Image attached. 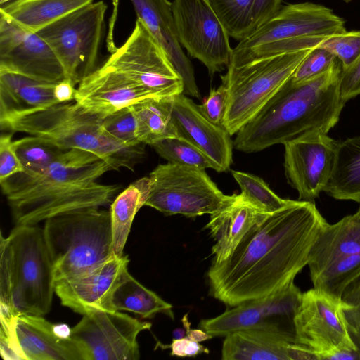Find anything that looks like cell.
<instances>
[{
	"label": "cell",
	"instance_id": "6da1fadb",
	"mask_svg": "<svg viewBox=\"0 0 360 360\" xmlns=\"http://www.w3.org/2000/svg\"><path fill=\"white\" fill-rule=\"evenodd\" d=\"M327 223L314 202L293 200L267 214L232 254L212 261L210 295L229 307L268 295L293 281Z\"/></svg>",
	"mask_w": 360,
	"mask_h": 360
},
{
	"label": "cell",
	"instance_id": "7a4b0ae2",
	"mask_svg": "<svg viewBox=\"0 0 360 360\" xmlns=\"http://www.w3.org/2000/svg\"><path fill=\"white\" fill-rule=\"evenodd\" d=\"M110 166L83 150L64 151L46 169L0 182L15 225H37L68 212L112 203L120 186L97 181Z\"/></svg>",
	"mask_w": 360,
	"mask_h": 360
},
{
	"label": "cell",
	"instance_id": "3957f363",
	"mask_svg": "<svg viewBox=\"0 0 360 360\" xmlns=\"http://www.w3.org/2000/svg\"><path fill=\"white\" fill-rule=\"evenodd\" d=\"M342 65L338 59L323 74L305 82L290 79L262 110L236 134L233 147L244 153L314 134H328L346 103L339 89Z\"/></svg>",
	"mask_w": 360,
	"mask_h": 360
},
{
	"label": "cell",
	"instance_id": "277c9868",
	"mask_svg": "<svg viewBox=\"0 0 360 360\" xmlns=\"http://www.w3.org/2000/svg\"><path fill=\"white\" fill-rule=\"evenodd\" d=\"M55 281L43 229L15 225L0 236V315L44 316L51 309Z\"/></svg>",
	"mask_w": 360,
	"mask_h": 360
},
{
	"label": "cell",
	"instance_id": "5b68a950",
	"mask_svg": "<svg viewBox=\"0 0 360 360\" xmlns=\"http://www.w3.org/2000/svg\"><path fill=\"white\" fill-rule=\"evenodd\" d=\"M2 129L46 139L64 150L96 155L111 170L132 169L144 155L146 144L127 146L103 128V118L75 103H60L34 112L0 120Z\"/></svg>",
	"mask_w": 360,
	"mask_h": 360
},
{
	"label": "cell",
	"instance_id": "8992f818",
	"mask_svg": "<svg viewBox=\"0 0 360 360\" xmlns=\"http://www.w3.org/2000/svg\"><path fill=\"white\" fill-rule=\"evenodd\" d=\"M345 31V20L325 6L309 1L288 4L239 41L228 66L312 49Z\"/></svg>",
	"mask_w": 360,
	"mask_h": 360
},
{
	"label": "cell",
	"instance_id": "52a82bcc",
	"mask_svg": "<svg viewBox=\"0 0 360 360\" xmlns=\"http://www.w3.org/2000/svg\"><path fill=\"white\" fill-rule=\"evenodd\" d=\"M44 222L55 283L77 277L114 255L109 210L79 209Z\"/></svg>",
	"mask_w": 360,
	"mask_h": 360
},
{
	"label": "cell",
	"instance_id": "ba28073f",
	"mask_svg": "<svg viewBox=\"0 0 360 360\" xmlns=\"http://www.w3.org/2000/svg\"><path fill=\"white\" fill-rule=\"evenodd\" d=\"M311 50L227 67V72L221 77L228 94L222 125L231 136L236 134L262 110Z\"/></svg>",
	"mask_w": 360,
	"mask_h": 360
},
{
	"label": "cell",
	"instance_id": "9c48e42d",
	"mask_svg": "<svg viewBox=\"0 0 360 360\" xmlns=\"http://www.w3.org/2000/svg\"><path fill=\"white\" fill-rule=\"evenodd\" d=\"M107 4L92 2L37 32L52 49L75 86L98 68Z\"/></svg>",
	"mask_w": 360,
	"mask_h": 360
},
{
	"label": "cell",
	"instance_id": "30bf717a",
	"mask_svg": "<svg viewBox=\"0 0 360 360\" xmlns=\"http://www.w3.org/2000/svg\"><path fill=\"white\" fill-rule=\"evenodd\" d=\"M205 169L167 162L149 174L150 191L145 205L165 215L195 217L212 214L233 198L225 195Z\"/></svg>",
	"mask_w": 360,
	"mask_h": 360
},
{
	"label": "cell",
	"instance_id": "8fae6325",
	"mask_svg": "<svg viewBox=\"0 0 360 360\" xmlns=\"http://www.w3.org/2000/svg\"><path fill=\"white\" fill-rule=\"evenodd\" d=\"M296 341L311 349L319 360H360L349 333L341 300L316 288L302 292L294 317Z\"/></svg>",
	"mask_w": 360,
	"mask_h": 360
},
{
	"label": "cell",
	"instance_id": "7c38bea8",
	"mask_svg": "<svg viewBox=\"0 0 360 360\" xmlns=\"http://www.w3.org/2000/svg\"><path fill=\"white\" fill-rule=\"evenodd\" d=\"M105 63L155 98L183 92L181 79L165 50L138 18L126 41Z\"/></svg>",
	"mask_w": 360,
	"mask_h": 360
},
{
	"label": "cell",
	"instance_id": "4fadbf2b",
	"mask_svg": "<svg viewBox=\"0 0 360 360\" xmlns=\"http://www.w3.org/2000/svg\"><path fill=\"white\" fill-rule=\"evenodd\" d=\"M302 295L293 280L268 295L232 307L217 316L202 319L199 327L213 337H225L244 329H264L297 342L294 317Z\"/></svg>",
	"mask_w": 360,
	"mask_h": 360
},
{
	"label": "cell",
	"instance_id": "5bb4252c",
	"mask_svg": "<svg viewBox=\"0 0 360 360\" xmlns=\"http://www.w3.org/2000/svg\"><path fill=\"white\" fill-rule=\"evenodd\" d=\"M152 324L120 311L98 309L83 315L70 329V337L83 360H137L139 334Z\"/></svg>",
	"mask_w": 360,
	"mask_h": 360
},
{
	"label": "cell",
	"instance_id": "9a60e30c",
	"mask_svg": "<svg viewBox=\"0 0 360 360\" xmlns=\"http://www.w3.org/2000/svg\"><path fill=\"white\" fill-rule=\"evenodd\" d=\"M172 10L179 41L210 75L227 68L233 53L229 36L205 0H173Z\"/></svg>",
	"mask_w": 360,
	"mask_h": 360
},
{
	"label": "cell",
	"instance_id": "2e32d148",
	"mask_svg": "<svg viewBox=\"0 0 360 360\" xmlns=\"http://www.w3.org/2000/svg\"><path fill=\"white\" fill-rule=\"evenodd\" d=\"M0 70L57 84L67 79L64 69L50 46L0 14Z\"/></svg>",
	"mask_w": 360,
	"mask_h": 360
},
{
	"label": "cell",
	"instance_id": "e0dca14e",
	"mask_svg": "<svg viewBox=\"0 0 360 360\" xmlns=\"http://www.w3.org/2000/svg\"><path fill=\"white\" fill-rule=\"evenodd\" d=\"M339 141L326 134L302 136L285 142V175L299 200L314 202L333 170Z\"/></svg>",
	"mask_w": 360,
	"mask_h": 360
},
{
	"label": "cell",
	"instance_id": "ac0fdd59",
	"mask_svg": "<svg viewBox=\"0 0 360 360\" xmlns=\"http://www.w3.org/2000/svg\"><path fill=\"white\" fill-rule=\"evenodd\" d=\"M172 117L177 136L203 152L214 163L217 172L230 169L233 148L231 136L223 127L210 122L193 100L184 94L173 96Z\"/></svg>",
	"mask_w": 360,
	"mask_h": 360
},
{
	"label": "cell",
	"instance_id": "d6986e66",
	"mask_svg": "<svg viewBox=\"0 0 360 360\" xmlns=\"http://www.w3.org/2000/svg\"><path fill=\"white\" fill-rule=\"evenodd\" d=\"M155 98L105 63L83 79L75 103L101 118L144 99Z\"/></svg>",
	"mask_w": 360,
	"mask_h": 360
},
{
	"label": "cell",
	"instance_id": "ffe728a7",
	"mask_svg": "<svg viewBox=\"0 0 360 360\" xmlns=\"http://www.w3.org/2000/svg\"><path fill=\"white\" fill-rule=\"evenodd\" d=\"M127 255L112 256L91 270L55 283L61 304L82 316L98 309H108L110 295L128 270Z\"/></svg>",
	"mask_w": 360,
	"mask_h": 360
},
{
	"label": "cell",
	"instance_id": "44dd1931",
	"mask_svg": "<svg viewBox=\"0 0 360 360\" xmlns=\"http://www.w3.org/2000/svg\"><path fill=\"white\" fill-rule=\"evenodd\" d=\"M137 18L146 26L167 53L183 83L182 94L201 98L193 66L179 41L169 0H130Z\"/></svg>",
	"mask_w": 360,
	"mask_h": 360
},
{
	"label": "cell",
	"instance_id": "7402d4cb",
	"mask_svg": "<svg viewBox=\"0 0 360 360\" xmlns=\"http://www.w3.org/2000/svg\"><path fill=\"white\" fill-rule=\"evenodd\" d=\"M13 323L22 360H83L76 342L43 316L21 314Z\"/></svg>",
	"mask_w": 360,
	"mask_h": 360
},
{
	"label": "cell",
	"instance_id": "603a6c76",
	"mask_svg": "<svg viewBox=\"0 0 360 360\" xmlns=\"http://www.w3.org/2000/svg\"><path fill=\"white\" fill-rule=\"evenodd\" d=\"M267 214L245 200L240 193L233 194L229 204L210 214L205 227L214 240L212 261L221 262L229 257L248 232Z\"/></svg>",
	"mask_w": 360,
	"mask_h": 360
},
{
	"label": "cell",
	"instance_id": "cb8c5ba5",
	"mask_svg": "<svg viewBox=\"0 0 360 360\" xmlns=\"http://www.w3.org/2000/svg\"><path fill=\"white\" fill-rule=\"evenodd\" d=\"M56 84L0 70V120L59 103L54 96Z\"/></svg>",
	"mask_w": 360,
	"mask_h": 360
},
{
	"label": "cell",
	"instance_id": "d4e9b609",
	"mask_svg": "<svg viewBox=\"0 0 360 360\" xmlns=\"http://www.w3.org/2000/svg\"><path fill=\"white\" fill-rule=\"evenodd\" d=\"M356 254H360V214L357 212L322 227L309 253L310 276L338 259Z\"/></svg>",
	"mask_w": 360,
	"mask_h": 360
},
{
	"label": "cell",
	"instance_id": "484cf974",
	"mask_svg": "<svg viewBox=\"0 0 360 360\" xmlns=\"http://www.w3.org/2000/svg\"><path fill=\"white\" fill-rule=\"evenodd\" d=\"M289 338L268 330L250 328L224 337L223 360H289Z\"/></svg>",
	"mask_w": 360,
	"mask_h": 360
},
{
	"label": "cell",
	"instance_id": "4316f807",
	"mask_svg": "<svg viewBox=\"0 0 360 360\" xmlns=\"http://www.w3.org/2000/svg\"><path fill=\"white\" fill-rule=\"evenodd\" d=\"M94 2V0H13L0 14L18 25L37 32L59 18Z\"/></svg>",
	"mask_w": 360,
	"mask_h": 360
},
{
	"label": "cell",
	"instance_id": "83f0119b",
	"mask_svg": "<svg viewBox=\"0 0 360 360\" xmlns=\"http://www.w3.org/2000/svg\"><path fill=\"white\" fill-rule=\"evenodd\" d=\"M107 307L108 310L130 311L144 319L160 313L174 319L172 305L143 285L128 270L112 290Z\"/></svg>",
	"mask_w": 360,
	"mask_h": 360
},
{
	"label": "cell",
	"instance_id": "f1b7e54d",
	"mask_svg": "<svg viewBox=\"0 0 360 360\" xmlns=\"http://www.w3.org/2000/svg\"><path fill=\"white\" fill-rule=\"evenodd\" d=\"M323 191L337 200L360 203V136L339 141L333 170Z\"/></svg>",
	"mask_w": 360,
	"mask_h": 360
},
{
	"label": "cell",
	"instance_id": "f546056e",
	"mask_svg": "<svg viewBox=\"0 0 360 360\" xmlns=\"http://www.w3.org/2000/svg\"><path fill=\"white\" fill-rule=\"evenodd\" d=\"M150 191V179L141 178L131 183L112 200L110 221L114 255L122 257L133 220L146 204Z\"/></svg>",
	"mask_w": 360,
	"mask_h": 360
},
{
	"label": "cell",
	"instance_id": "4dcf8cb0",
	"mask_svg": "<svg viewBox=\"0 0 360 360\" xmlns=\"http://www.w3.org/2000/svg\"><path fill=\"white\" fill-rule=\"evenodd\" d=\"M172 98H150L131 105L139 142L152 146L160 140L177 136L172 117Z\"/></svg>",
	"mask_w": 360,
	"mask_h": 360
},
{
	"label": "cell",
	"instance_id": "1f68e13d",
	"mask_svg": "<svg viewBox=\"0 0 360 360\" xmlns=\"http://www.w3.org/2000/svg\"><path fill=\"white\" fill-rule=\"evenodd\" d=\"M230 37L242 41L254 31L255 0H205Z\"/></svg>",
	"mask_w": 360,
	"mask_h": 360
},
{
	"label": "cell",
	"instance_id": "d6a6232c",
	"mask_svg": "<svg viewBox=\"0 0 360 360\" xmlns=\"http://www.w3.org/2000/svg\"><path fill=\"white\" fill-rule=\"evenodd\" d=\"M310 277L314 288L341 300L346 288L360 278V254L338 259Z\"/></svg>",
	"mask_w": 360,
	"mask_h": 360
},
{
	"label": "cell",
	"instance_id": "836d02e7",
	"mask_svg": "<svg viewBox=\"0 0 360 360\" xmlns=\"http://www.w3.org/2000/svg\"><path fill=\"white\" fill-rule=\"evenodd\" d=\"M13 147L24 167V172L28 173L46 169L66 150L34 136L13 141Z\"/></svg>",
	"mask_w": 360,
	"mask_h": 360
},
{
	"label": "cell",
	"instance_id": "e575fe53",
	"mask_svg": "<svg viewBox=\"0 0 360 360\" xmlns=\"http://www.w3.org/2000/svg\"><path fill=\"white\" fill-rule=\"evenodd\" d=\"M151 146L167 162L216 170L214 163L203 152L181 136L167 138Z\"/></svg>",
	"mask_w": 360,
	"mask_h": 360
},
{
	"label": "cell",
	"instance_id": "d590c367",
	"mask_svg": "<svg viewBox=\"0 0 360 360\" xmlns=\"http://www.w3.org/2000/svg\"><path fill=\"white\" fill-rule=\"evenodd\" d=\"M232 175L245 200L263 212L272 213L292 201L280 198L257 176L236 170L232 171Z\"/></svg>",
	"mask_w": 360,
	"mask_h": 360
},
{
	"label": "cell",
	"instance_id": "8d00e7d4",
	"mask_svg": "<svg viewBox=\"0 0 360 360\" xmlns=\"http://www.w3.org/2000/svg\"><path fill=\"white\" fill-rule=\"evenodd\" d=\"M103 126L111 136L127 146L141 143L136 138V123L131 105L103 118Z\"/></svg>",
	"mask_w": 360,
	"mask_h": 360
},
{
	"label": "cell",
	"instance_id": "74e56055",
	"mask_svg": "<svg viewBox=\"0 0 360 360\" xmlns=\"http://www.w3.org/2000/svg\"><path fill=\"white\" fill-rule=\"evenodd\" d=\"M337 60L329 51L321 47L314 48L299 64L290 79L295 84L311 80L328 71Z\"/></svg>",
	"mask_w": 360,
	"mask_h": 360
},
{
	"label": "cell",
	"instance_id": "f35d334b",
	"mask_svg": "<svg viewBox=\"0 0 360 360\" xmlns=\"http://www.w3.org/2000/svg\"><path fill=\"white\" fill-rule=\"evenodd\" d=\"M319 47L333 53L340 61L342 68H347L360 55V30H346L331 37Z\"/></svg>",
	"mask_w": 360,
	"mask_h": 360
},
{
	"label": "cell",
	"instance_id": "ab89813d",
	"mask_svg": "<svg viewBox=\"0 0 360 360\" xmlns=\"http://www.w3.org/2000/svg\"><path fill=\"white\" fill-rule=\"evenodd\" d=\"M341 307L350 337L360 352V278L344 291Z\"/></svg>",
	"mask_w": 360,
	"mask_h": 360
},
{
	"label": "cell",
	"instance_id": "60d3db41",
	"mask_svg": "<svg viewBox=\"0 0 360 360\" xmlns=\"http://www.w3.org/2000/svg\"><path fill=\"white\" fill-rule=\"evenodd\" d=\"M228 94L221 84L217 89L210 90L209 96L201 105H198L200 112L212 123L223 127Z\"/></svg>",
	"mask_w": 360,
	"mask_h": 360
},
{
	"label": "cell",
	"instance_id": "b9f144b4",
	"mask_svg": "<svg viewBox=\"0 0 360 360\" xmlns=\"http://www.w3.org/2000/svg\"><path fill=\"white\" fill-rule=\"evenodd\" d=\"M24 171L13 147L11 134H2L0 138V182Z\"/></svg>",
	"mask_w": 360,
	"mask_h": 360
},
{
	"label": "cell",
	"instance_id": "7bdbcfd3",
	"mask_svg": "<svg viewBox=\"0 0 360 360\" xmlns=\"http://www.w3.org/2000/svg\"><path fill=\"white\" fill-rule=\"evenodd\" d=\"M13 318L0 315V353L5 360H22L13 328Z\"/></svg>",
	"mask_w": 360,
	"mask_h": 360
},
{
	"label": "cell",
	"instance_id": "ee69618b",
	"mask_svg": "<svg viewBox=\"0 0 360 360\" xmlns=\"http://www.w3.org/2000/svg\"><path fill=\"white\" fill-rule=\"evenodd\" d=\"M339 89L345 103L360 94V55L350 65L342 68Z\"/></svg>",
	"mask_w": 360,
	"mask_h": 360
},
{
	"label": "cell",
	"instance_id": "f6af8a7d",
	"mask_svg": "<svg viewBox=\"0 0 360 360\" xmlns=\"http://www.w3.org/2000/svg\"><path fill=\"white\" fill-rule=\"evenodd\" d=\"M165 347L171 349L170 354L178 357H194L199 354L209 353V349L198 342L189 340L186 336L173 338L170 345Z\"/></svg>",
	"mask_w": 360,
	"mask_h": 360
},
{
	"label": "cell",
	"instance_id": "bcb514c9",
	"mask_svg": "<svg viewBox=\"0 0 360 360\" xmlns=\"http://www.w3.org/2000/svg\"><path fill=\"white\" fill-rule=\"evenodd\" d=\"M282 0H255L253 29L255 31L282 7ZM253 31V32H254Z\"/></svg>",
	"mask_w": 360,
	"mask_h": 360
},
{
	"label": "cell",
	"instance_id": "7dc6e473",
	"mask_svg": "<svg viewBox=\"0 0 360 360\" xmlns=\"http://www.w3.org/2000/svg\"><path fill=\"white\" fill-rule=\"evenodd\" d=\"M288 356L289 360H319L318 355L311 349L298 342L288 344Z\"/></svg>",
	"mask_w": 360,
	"mask_h": 360
},
{
	"label": "cell",
	"instance_id": "c3c4849f",
	"mask_svg": "<svg viewBox=\"0 0 360 360\" xmlns=\"http://www.w3.org/2000/svg\"><path fill=\"white\" fill-rule=\"evenodd\" d=\"M75 85L68 79L57 83L54 87V96L59 103L75 99Z\"/></svg>",
	"mask_w": 360,
	"mask_h": 360
},
{
	"label": "cell",
	"instance_id": "681fc988",
	"mask_svg": "<svg viewBox=\"0 0 360 360\" xmlns=\"http://www.w3.org/2000/svg\"><path fill=\"white\" fill-rule=\"evenodd\" d=\"M181 322L186 330V337L191 340L200 342L213 338L212 335L209 334L200 328L194 329L191 328L188 314H186L182 317Z\"/></svg>",
	"mask_w": 360,
	"mask_h": 360
},
{
	"label": "cell",
	"instance_id": "f907efd6",
	"mask_svg": "<svg viewBox=\"0 0 360 360\" xmlns=\"http://www.w3.org/2000/svg\"><path fill=\"white\" fill-rule=\"evenodd\" d=\"M173 338L179 339L186 336L185 328H176L172 332Z\"/></svg>",
	"mask_w": 360,
	"mask_h": 360
},
{
	"label": "cell",
	"instance_id": "816d5d0a",
	"mask_svg": "<svg viewBox=\"0 0 360 360\" xmlns=\"http://www.w3.org/2000/svg\"><path fill=\"white\" fill-rule=\"evenodd\" d=\"M13 0H0V6L1 7L4 6V5L10 3Z\"/></svg>",
	"mask_w": 360,
	"mask_h": 360
},
{
	"label": "cell",
	"instance_id": "f5cc1de1",
	"mask_svg": "<svg viewBox=\"0 0 360 360\" xmlns=\"http://www.w3.org/2000/svg\"><path fill=\"white\" fill-rule=\"evenodd\" d=\"M356 212L360 214V207H359V210H358V211Z\"/></svg>",
	"mask_w": 360,
	"mask_h": 360
},
{
	"label": "cell",
	"instance_id": "db71d44e",
	"mask_svg": "<svg viewBox=\"0 0 360 360\" xmlns=\"http://www.w3.org/2000/svg\"><path fill=\"white\" fill-rule=\"evenodd\" d=\"M343 1H345V2H349V1H351L352 0H343Z\"/></svg>",
	"mask_w": 360,
	"mask_h": 360
}]
</instances>
